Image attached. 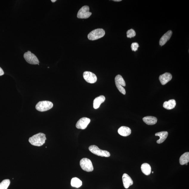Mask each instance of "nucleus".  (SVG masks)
Returning a JSON list of instances; mask_svg holds the SVG:
<instances>
[{
  "label": "nucleus",
  "instance_id": "12",
  "mask_svg": "<svg viewBox=\"0 0 189 189\" xmlns=\"http://www.w3.org/2000/svg\"><path fill=\"white\" fill-rule=\"evenodd\" d=\"M172 76L170 73H166L159 76V80L162 85H164L172 79Z\"/></svg>",
  "mask_w": 189,
  "mask_h": 189
},
{
  "label": "nucleus",
  "instance_id": "27",
  "mask_svg": "<svg viewBox=\"0 0 189 189\" xmlns=\"http://www.w3.org/2000/svg\"><path fill=\"white\" fill-rule=\"evenodd\" d=\"M56 1H57L56 0H52L51 1L53 3L55 2Z\"/></svg>",
  "mask_w": 189,
  "mask_h": 189
},
{
  "label": "nucleus",
  "instance_id": "20",
  "mask_svg": "<svg viewBox=\"0 0 189 189\" xmlns=\"http://www.w3.org/2000/svg\"><path fill=\"white\" fill-rule=\"evenodd\" d=\"M189 162V153L187 152L182 155L179 159L180 163L181 165L188 164Z\"/></svg>",
  "mask_w": 189,
  "mask_h": 189
},
{
  "label": "nucleus",
  "instance_id": "7",
  "mask_svg": "<svg viewBox=\"0 0 189 189\" xmlns=\"http://www.w3.org/2000/svg\"><path fill=\"white\" fill-rule=\"evenodd\" d=\"M24 58L28 63L32 65H37L39 61L37 57L30 51L26 52L24 55Z\"/></svg>",
  "mask_w": 189,
  "mask_h": 189
},
{
  "label": "nucleus",
  "instance_id": "4",
  "mask_svg": "<svg viewBox=\"0 0 189 189\" xmlns=\"http://www.w3.org/2000/svg\"><path fill=\"white\" fill-rule=\"evenodd\" d=\"M89 149L90 152L98 156L102 157H108L110 156V154L107 151L100 149L97 146L95 145H92L90 146Z\"/></svg>",
  "mask_w": 189,
  "mask_h": 189
},
{
  "label": "nucleus",
  "instance_id": "25",
  "mask_svg": "<svg viewBox=\"0 0 189 189\" xmlns=\"http://www.w3.org/2000/svg\"><path fill=\"white\" fill-rule=\"evenodd\" d=\"M4 74V73L3 70L1 67H0V76L3 75Z\"/></svg>",
  "mask_w": 189,
  "mask_h": 189
},
{
  "label": "nucleus",
  "instance_id": "8",
  "mask_svg": "<svg viewBox=\"0 0 189 189\" xmlns=\"http://www.w3.org/2000/svg\"><path fill=\"white\" fill-rule=\"evenodd\" d=\"M89 12V7L88 6H84L82 7L78 11L77 17L80 19H87L92 15Z\"/></svg>",
  "mask_w": 189,
  "mask_h": 189
},
{
  "label": "nucleus",
  "instance_id": "6",
  "mask_svg": "<svg viewBox=\"0 0 189 189\" xmlns=\"http://www.w3.org/2000/svg\"><path fill=\"white\" fill-rule=\"evenodd\" d=\"M115 82L116 87L123 94H125L126 91L123 86H126V84L125 81L122 76L120 75H117L115 78Z\"/></svg>",
  "mask_w": 189,
  "mask_h": 189
},
{
  "label": "nucleus",
  "instance_id": "26",
  "mask_svg": "<svg viewBox=\"0 0 189 189\" xmlns=\"http://www.w3.org/2000/svg\"><path fill=\"white\" fill-rule=\"evenodd\" d=\"M121 1V0H114L113 1Z\"/></svg>",
  "mask_w": 189,
  "mask_h": 189
},
{
  "label": "nucleus",
  "instance_id": "9",
  "mask_svg": "<svg viewBox=\"0 0 189 189\" xmlns=\"http://www.w3.org/2000/svg\"><path fill=\"white\" fill-rule=\"evenodd\" d=\"M83 77L85 81L90 83H94L97 81V76L91 72H84Z\"/></svg>",
  "mask_w": 189,
  "mask_h": 189
},
{
  "label": "nucleus",
  "instance_id": "2",
  "mask_svg": "<svg viewBox=\"0 0 189 189\" xmlns=\"http://www.w3.org/2000/svg\"><path fill=\"white\" fill-rule=\"evenodd\" d=\"M105 32L103 29L94 30L90 32L88 35V39L91 41H94L100 39L105 35Z\"/></svg>",
  "mask_w": 189,
  "mask_h": 189
},
{
  "label": "nucleus",
  "instance_id": "5",
  "mask_svg": "<svg viewBox=\"0 0 189 189\" xmlns=\"http://www.w3.org/2000/svg\"><path fill=\"white\" fill-rule=\"evenodd\" d=\"M80 165L82 169L86 172H92L94 170L92 162L89 159H82L80 161Z\"/></svg>",
  "mask_w": 189,
  "mask_h": 189
},
{
  "label": "nucleus",
  "instance_id": "28",
  "mask_svg": "<svg viewBox=\"0 0 189 189\" xmlns=\"http://www.w3.org/2000/svg\"><path fill=\"white\" fill-rule=\"evenodd\" d=\"M152 173H153L154 172H152Z\"/></svg>",
  "mask_w": 189,
  "mask_h": 189
},
{
  "label": "nucleus",
  "instance_id": "1",
  "mask_svg": "<svg viewBox=\"0 0 189 189\" xmlns=\"http://www.w3.org/2000/svg\"><path fill=\"white\" fill-rule=\"evenodd\" d=\"M46 140L45 134L39 133L30 138L29 142L32 145L41 146L45 143Z\"/></svg>",
  "mask_w": 189,
  "mask_h": 189
},
{
  "label": "nucleus",
  "instance_id": "15",
  "mask_svg": "<svg viewBox=\"0 0 189 189\" xmlns=\"http://www.w3.org/2000/svg\"><path fill=\"white\" fill-rule=\"evenodd\" d=\"M105 97L103 95H101L97 97L94 99L93 102V107L94 109H97L102 103L105 101Z\"/></svg>",
  "mask_w": 189,
  "mask_h": 189
},
{
  "label": "nucleus",
  "instance_id": "21",
  "mask_svg": "<svg viewBox=\"0 0 189 189\" xmlns=\"http://www.w3.org/2000/svg\"><path fill=\"white\" fill-rule=\"evenodd\" d=\"M82 181L80 179L75 177L72 179L71 185L72 187L79 188L82 185Z\"/></svg>",
  "mask_w": 189,
  "mask_h": 189
},
{
  "label": "nucleus",
  "instance_id": "17",
  "mask_svg": "<svg viewBox=\"0 0 189 189\" xmlns=\"http://www.w3.org/2000/svg\"><path fill=\"white\" fill-rule=\"evenodd\" d=\"M168 135V132L167 131H162L157 133L155 134L156 136H159L160 139L157 141L158 144L162 143L166 140Z\"/></svg>",
  "mask_w": 189,
  "mask_h": 189
},
{
  "label": "nucleus",
  "instance_id": "22",
  "mask_svg": "<svg viewBox=\"0 0 189 189\" xmlns=\"http://www.w3.org/2000/svg\"><path fill=\"white\" fill-rule=\"evenodd\" d=\"M10 184L9 179L4 180L0 183V189H7Z\"/></svg>",
  "mask_w": 189,
  "mask_h": 189
},
{
  "label": "nucleus",
  "instance_id": "18",
  "mask_svg": "<svg viewBox=\"0 0 189 189\" xmlns=\"http://www.w3.org/2000/svg\"><path fill=\"white\" fill-rule=\"evenodd\" d=\"M176 104V100H170L168 101L164 102L163 107L166 109L171 110L173 109L175 107Z\"/></svg>",
  "mask_w": 189,
  "mask_h": 189
},
{
  "label": "nucleus",
  "instance_id": "11",
  "mask_svg": "<svg viewBox=\"0 0 189 189\" xmlns=\"http://www.w3.org/2000/svg\"><path fill=\"white\" fill-rule=\"evenodd\" d=\"M122 180L123 185L126 189L129 188L130 186L133 184V181L130 177L126 173H124L122 176Z\"/></svg>",
  "mask_w": 189,
  "mask_h": 189
},
{
  "label": "nucleus",
  "instance_id": "13",
  "mask_svg": "<svg viewBox=\"0 0 189 189\" xmlns=\"http://www.w3.org/2000/svg\"><path fill=\"white\" fill-rule=\"evenodd\" d=\"M172 35V32L171 30L167 32L162 36L159 41V45L162 46L165 45L170 40Z\"/></svg>",
  "mask_w": 189,
  "mask_h": 189
},
{
  "label": "nucleus",
  "instance_id": "23",
  "mask_svg": "<svg viewBox=\"0 0 189 189\" xmlns=\"http://www.w3.org/2000/svg\"><path fill=\"white\" fill-rule=\"evenodd\" d=\"M126 34H127V37L130 38H133L135 37L136 35L135 31L132 29L128 30Z\"/></svg>",
  "mask_w": 189,
  "mask_h": 189
},
{
  "label": "nucleus",
  "instance_id": "3",
  "mask_svg": "<svg viewBox=\"0 0 189 189\" xmlns=\"http://www.w3.org/2000/svg\"><path fill=\"white\" fill-rule=\"evenodd\" d=\"M53 106V103L52 102L45 100L38 102L35 106V108L38 111L44 112L51 109Z\"/></svg>",
  "mask_w": 189,
  "mask_h": 189
},
{
  "label": "nucleus",
  "instance_id": "14",
  "mask_svg": "<svg viewBox=\"0 0 189 189\" xmlns=\"http://www.w3.org/2000/svg\"><path fill=\"white\" fill-rule=\"evenodd\" d=\"M118 132L120 135L126 137L130 135L131 134V131L129 128L122 126L118 129Z\"/></svg>",
  "mask_w": 189,
  "mask_h": 189
},
{
  "label": "nucleus",
  "instance_id": "19",
  "mask_svg": "<svg viewBox=\"0 0 189 189\" xmlns=\"http://www.w3.org/2000/svg\"><path fill=\"white\" fill-rule=\"evenodd\" d=\"M141 169L142 173L146 176L149 175L151 172V168L150 165L145 163L142 165Z\"/></svg>",
  "mask_w": 189,
  "mask_h": 189
},
{
  "label": "nucleus",
  "instance_id": "16",
  "mask_svg": "<svg viewBox=\"0 0 189 189\" xmlns=\"http://www.w3.org/2000/svg\"><path fill=\"white\" fill-rule=\"evenodd\" d=\"M143 121L148 125H153L157 122V119L155 117L148 116L145 117L142 119Z\"/></svg>",
  "mask_w": 189,
  "mask_h": 189
},
{
  "label": "nucleus",
  "instance_id": "24",
  "mask_svg": "<svg viewBox=\"0 0 189 189\" xmlns=\"http://www.w3.org/2000/svg\"><path fill=\"white\" fill-rule=\"evenodd\" d=\"M139 47V45L138 43H133L131 45L132 50L134 52L137 51Z\"/></svg>",
  "mask_w": 189,
  "mask_h": 189
},
{
  "label": "nucleus",
  "instance_id": "10",
  "mask_svg": "<svg viewBox=\"0 0 189 189\" xmlns=\"http://www.w3.org/2000/svg\"><path fill=\"white\" fill-rule=\"evenodd\" d=\"M90 122L89 118L83 117L78 120L76 125V128L78 129H85Z\"/></svg>",
  "mask_w": 189,
  "mask_h": 189
}]
</instances>
